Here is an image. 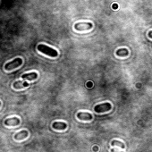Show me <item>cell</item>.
Segmentation results:
<instances>
[{"label": "cell", "instance_id": "obj_6", "mask_svg": "<svg viewBox=\"0 0 152 152\" xmlns=\"http://www.w3.org/2000/svg\"><path fill=\"white\" fill-rule=\"evenodd\" d=\"M77 118L81 121H91L93 116L88 112H78L76 115Z\"/></svg>", "mask_w": 152, "mask_h": 152}, {"label": "cell", "instance_id": "obj_12", "mask_svg": "<svg viewBox=\"0 0 152 152\" xmlns=\"http://www.w3.org/2000/svg\"><path fill=\"white\" fill-rule=\"evenodd\" d=\"M111 145H112V146H117V147H120V148H122V149H124V148H125L124 143L122 142V141H118V140H114V141H112Z\"/></svg>", "mask_w": 152, "mask_h": 152}, {"label": "cell", "instance_id": "obj_1", "mask_svg": "<svg viewBox=\"0 0 152 152\" xmlns=\"http://www.w3.org/2000/svg\"><path fill=\"white\" fill-rule=\"evenodd\" d=\"M38 50L39 52L43 53L44 55L48 56H50V57H56L58 56V53L56 50H55L54 48H52L50 47L47 45H44V44H39L38 45Z\"/></svg>", "mask_w": 152, "mask_h": 152}, {"label": "cell", "instance_id": "obj_14", "mask_svg": "<svg viewBox=\"0 0 152 152\" xmlns=\"http://www.w3.org/2000/svg\"><path fill=\"white\" fill-rule=\"evenodd\" d=\"M148 35H149V37L150 38H152V31H149V33H148Z\"/></svg>", "mask_w": 152, "mask_h": 152}, {"label": "cell", "instance_id": "obj_2", "mask_svg": "<svg viewBox=\"0 0 152 152\" xmlns=\"http://www.w3.org/2000/svg\"><path fill=\"white\" fill-rule=\"evenodd\" d=\"M23 61L21 57H16L14 60H12L10 62H7L5 64V70L6 71H12L17 67H20L23 64Z\"/></svg>", "mask_w": 152, "mask_h": 152}, {"label": "cell", "instance_id": "obj_11", "mask_svg": "<svg viewBox=\"0 0 152 152\" xmlns=\"http://www.w3.org/2000/svg\"><path fill=\"white\" fill-rule=\"evenodd\" d=\"M115 54H116L117 56L125 57V56H127L129 55V51H128V49H126V48H120V49L116 50Z\"/></svg>", "mask_w": 152, "mask_h": 152}, {"label": "cell", "instance_id": "obj_13", "mask_svg": "<svg viewBox=\"0 0 152 152\" xmlns=\"http://www.w3.org/2000/svg\"><path fill=\"white\" fill-rule=\"evenodd\" d=\"M111 152H123V151H119L117 149H111Z\"/></svg>", "mask_w": 152, "mask_h": 152}, {"label": "cell", "instance_id": "obj_7", "mask_svg": "<svg viewBox=\"0 0 152 152\" xmlns=\"http://www.w3.org/2000/svg\"><path fill=\"white\" fill-rule=\"evenodd\" d=\"M29 136V131H26V130H23V131H20L18 133H16L15 134V141H23L24 139H26Z\"/></svg>", "mask_w": 152, "mask_h": 152}, {"label": "cell", "instance_id": "obj_15", "mask_svg": "<svg viewBox=\"0 0 152 152\" xmlns=\"http://www.w3.org/2000/svg\"><path fill=\"white\" fill-rule=\"evenodd\" d=\"M117 7H118V6H117V5H116V4H114V5H113V8L116 9Z\"/></svg>", "mask_w": 152, "mask_h": 152}, {"label": "cell", "instance_id": "obj_5", "mask_svg": "<svg viewBox=\"0 0 152 152\" xmlns=\"http://www.w3.org/2000/svg\"><path fill=\"white\" fill-rule=\"evenodd\" d=\"M21 121H20V119L17 118V117H9V118H6L5 120V125L8 127H15V126H17V125L20 124Z\"/></svg>", "mask_w": 152, "mask_h": 152}, {"label": "cell", "instance_id": "obj_10", "mask_svg": "<svg viewBox=\"0 0 152 152\" xmlns=\"http://www.w3.org/2000/svg\"><path fill=\"white\" fill-rule=\"evenodd\" d=\"M52 127L55 130H65L67 128V124L64 122H55L53 123Z\"/></svg>", "mask_w": 152, "mask_h": 152}, {"label": "cell", "instance_id": "obj_16", "mask_svg": "<svg viewBox=\"0 0 152 152\" xmlns=\"http://www.w3.org/2000/svg\"><path fill=\"white\" fill-rule=\"evenodd\" d=\"M1 106H2V103H1V101H0V108H1Z\"/></svg>", "mask_w": 152, "mask_h": 152}, {"label": "cell", "instance_id": "obj_8", "mask_svg": "<svg viewBox=\"0 0 152 152\" xmlns=\"http://www.w3.org/2000/svg\"><path fill=\"white\" fill-rule=\"evenodd\" d=\"M30 86V83L27 82L26 81L24 82H22V81H17V82H15V83L13 84V87L15 90H21V89H23V88H27Z\"/></svg>", "mask_w": 152, "mask_h": 152}, {"label": "cell", "instance_id": "obj_9", "mask_svg": "<svg viewBox=\"0 0 152 152\" xmlns=\"http://www.w3.org/2000/svg\"><path fill=\"white\" fill-rule=\"evenodd\" d=\"M38 74L35 72H28V74H23L22 75V78L23 80H30V81H34L38 78Z\"/></svg>", "mask_w": 152, "mask_h": 152}, {"label": "cell", "instance_id": "obj_3", "mask_svg": "<svg viewBox=\"0 0 152 152\" xmlns=\"http://www.w3.org/2000/svg\"><path fill=\"white\" fill-rule=\"evenodd\" d=\"M111 109H112V105L108 102L98 104L94 108V111L96 112V113H98V114L105 113V112H108Z\"/></svg>", "mask_w": 152, "mask_h": 152}, {"label": "cell", "instance_id": "obj_4", "mask_svg": "<svg viewBox=\"0 0 152 152\" xmlns=\"http://www.w3.org/2000/svg\"><path fill=\"white\" fill-rule=\"evenodd\" d=\"M93 27V24L91 23H83V22H81V23H76L74 24V29L76 31H88V30H90Z\"/></svg>", "mask_w": 152, "mask_h": 152}]
</instances>
